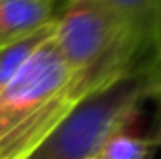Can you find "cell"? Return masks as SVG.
Instances as JSON below:
<instances>
[{"instance_id":"obj_1","label":"cell","mask_w":161,"mask_h":159,"mask_svg":"<svg viewBox=\"0 0 161 159\" xmlns=\"http://www.w3.org/2000/svg\"><path fill=\"white\" fill-rule=\"evenodd\" d=\"M82 99L51 36L0 92V159H26Z\"/></svg>"},{"instance_id":"obj_2","label":"cell","mask_w":161,"mask_h":159,"mask_svg":"<svg viewBox=\"0 0 161 159\" xmlns=\"http://www.w3.org/2000/svg\"><path fill=\"white\" fill-rule=\"evenodd\" d=\"M53 40L84 97L139 68L148 51L105 0H66Z\"/></svg>"},{"instance_id":"obj_3","label":"cell","mask_w":161,"mask_h":159,"mask_svg":"<svg viewBox=\"0 0 161 159\" xmlns=\"http://www.w3.org/2000/svg\"><path fill=\"white\" fill-rule=\"evenodd\" d=\"M148 99L150 79L142 62L77 103L26 159H94L109 137L133 127Z\"/></svg>"},{"instance_id":"obj_4","label":"cell","mask_w":161,"mask_h":159,"mask_svg":"<svg viewBox=\"0 0 161 159\" xmlns=\"http://www.w3.org/2000/svg\"><path fill=\"white\" fill-rule=\"evenodd\" d=\"M60 0H0V51L56 21Z\"/></svg>"},{"instance_id":"obj_5","label":"cell","mask_w":161,"mask_h":159,"mask_svg":"<svg viewBox=\"0 0 161 159\" xmlns=\"http://www.w3.org/2000/svg\"><path fill=\"white\" fill-rule=\"evenodd\" d=\"M161 148V140L154 137H139L129 129L109 137L94 159H154Z\"/></svg>"},{"instance_id":"obj_6","label":"cell","mask_w":161,"mask_h":159,"mask_svg":"<svg viewBox=\"0 0 161 159\" xmlns=\"http://www.w3.org/2000/svg\"><path fill=\"white\" fill-rule=\"evenodd\" d=\"M53 34H54V23L43 26L41 30L34 32L32 36L15 41V43L4 47L0 51V92L9 84V80L19 73V69L34 54V51L43 41L49 40Z\"/></svg>"},{"instance_id":"obj_7","label":"cell","mask_w":161,"mask_h":159,"mask_svg":"<svg viewBox=\"0 0 161 159\" xmlns=\"http://www.w3.org/2000/svg\"><path fill=\"white\" fill-rule=\"evenodd\" d=\"M122 19L144 40L150 38L161 19V0H105Z\"/></svg>"},{"instance_id":"obj_8","label":"cell","mask_w":161,"mask_h":159,"mask_svg":"<svg viewBox=\"0 0 161 159\" xmlns=\"http://www.w3.org/2000/svg\"><path fill=\"white\" fill-rule=\"evenodd\" d=\"M144 64L150 79V99H154L159 109V131L156 137L161 140V19L150 38Z\"/></svg>"},{"instance_id":"obj_9","label":"cell","mask_w":161,"mask_h":159,"mask_svg":"<svg viewBox=\"0 0 161 159\" xmlns=\"http://www.w3.org/2000/svg\"><path fill=\"white\" fill-rule=\"evenodd\" d=\"M60 2H66V0H60Z\"/></svg>"}]
</instances>
